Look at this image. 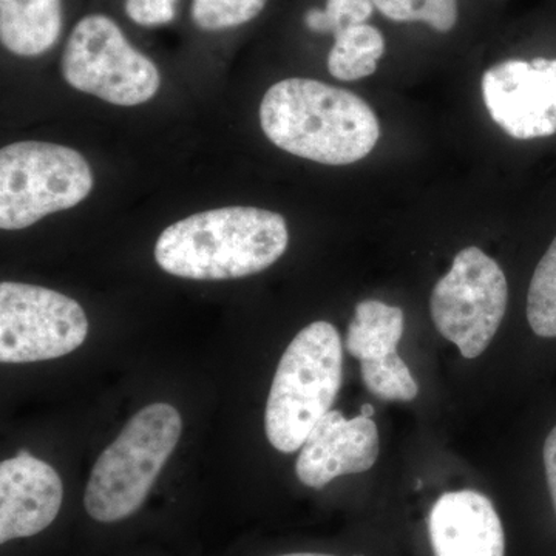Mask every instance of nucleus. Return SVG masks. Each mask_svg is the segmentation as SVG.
<instances>
[{
	"label": "nucleus",
	"mask_w": 556,
	"mask_h": 556,
	"mask_svg": "<svg viewBox=\"0 0 556 556\" xmlns=\"http://www.w3.org/2000/svg\"><path fill=\"white\" fill-rule=\"evenodd\" d=\"M260 123L277 148L329 166L357 163L380 138L378 116L367 102L314 79L274 84L260 105Z\"/></svg>",
	"instance_id": "obj_1"
},
{
	"label": "nucleus",
	"mask_w": 556,
	"mask_h": 556,
	"mask_svg": "<svg viewBox=\"0 0 556 556\" xmlns=\"http://www.w3.org/2000/svg\"><path fill=\"white\" fill-rule=\"evenodd\" d=\"M288 225L258 207L200 212L164 229L155 244L161 269L189 280H233L268 269L287 251Z\"/></svg>",
	"instance_id": "obj_2"
},
{
	"label": "nucleus",
	"mask_w": 556,
	"mask_h": 556,
	"mask_svg": "<svg viewBox=\"0 0 556 556\" xmlns=\"http://www.w3.org/2000/svg\"><path fill=\"white\" fill-rule=\"evenodd\" d=\"M343 379L342 340L334 325L314 321L295 336L280 358L265 430L274 448L294 453L338 397Z\"/></svg>",
	"instance_id": "obj_3"
},
{
	"label": "nucleus",
	"mask_w": 556,
	"mask_h": 556,
	"mask_svg": "<svg viewBox=\"0 0 556 556\" xmlns=\"http://www.w3.org/2000/svg\"><path fill=\"white\" fill-rule=\"evenodd\" d=\"M177 408L152 404L131 417L98 457L84 493L94 521L118 522L137 514L181 437Z\"/></svg>",
	"instance_id": "obj_4"
},
{
	"label": "nucleus",
	"mask_w": 556,
	"mask_h": 556,
	"mask_svg": "<svg viewBox=\"0 0 556 556\" xmlns=\"http://www.w3.org/2000/svg\"><path fill=\"white\" fill-rule=\"evenodd\" d=\"M93 174L75 149L22 141L0 150V228L20 230L86 200Z\"/></svg>",
	"instance_id": "obj_5"
},
{
	"label": "nucleus",
	"mask_w": 556,
	"mask_h": 556,
	"mask_svg": "<svg viewBox=\"0 0 556 556\" xmlns=\"http://www.w3.org/2000/svg\"><path fill=\"white\" fill-rule=\"evenodd\" d=\"M62 72L73 89L124 108L152 100L161 83L156 65L102 14L86 16L73 28Z\"/></svg>",
	"instance_id": "obj_6"
},
{
	"label": "nucleus",
	"mask_w": 556,
	"mask_h": 556,
	"mask_svg": "<svg viewBox=\"0 0 556 556\" xmlns=\"http://www.w3.org/2000/svg\"><path fill=\"white\" fill-rule=\"evenodd\" d=\"M507 278L495 260L477 247L463 249L431 292L430 311L442 338L466 358L481 356L506 314Z\"/></svg>",
	"instance_id": "obj_7"
},
{
	"label": "nucleus",
	"mask_w": 556,
	"mask_h": 556,
	"mask_svg": "<svg viewBox=\"0 0 556 556\" xmlns=\"http://www.w3.org/2000/svg\"><path fill=\"white\" fill-rule=\"evenodd\" d=\"M89 318L76 300L53 289L0 285V361L30 364L67 356L86 342Z\"/></svg>",
	"instance_id": "obj_8"
},
{
	"label": "nucleus",
	"mask_w": 556,
	"mask_h": 556,
	"mask_svg": "<svg viewBox=\"0 0 556 556\" xmlns=\"http://www.w3.org/2000/svg\"><path fill=\"white\" fill-rule=\"evenodd\" d=\"M482 97L490 116L515 139L556 134V60H510L482 76Z\"/></svg>",
	"instance_id": "obj_9"
},
{
	"label": "nucleus",
	"mask_w": 556,
	"mask_h": 556,
	"mask_svg": "<svg viewBox=\"0 0 556 556\" xmlns=\"http://www.w3.org/2000/svg\"><path fill=\"white\" fill-rule=\"evenodd\" d=\"M378 456L379 430L371 416L346 419L331 409L303 442L295 473L303 485L320 490L332 479L364 473Z\"/></svg>",
	"instance_id": "obj_10"
},
{
	"label": "nucleus",
	"mask_w": 556,
	"mask_h": 556,
	"mask_svg": "<svg viewBox=\"0 0 556 556\" xmlns=\"http://www.w3.org/2000/svg\"><path fill=\"white\" fill-rule=\"evenodd\" d=\"M64 484L58 471L28 452L0 464V543L43 532L60 515Z\"/></svg>",
	"instance_id": "obj_11"
},
{
	"label": "nucleus",
	"mask_w": 556,
	"mask_h": 556,
	"mask_svg": "<svg viewBox=\"0 0 556 556\" xmlns=\"http://www.w3.org/2000/svg\"><path fill=\"white\" fill-rule=\"evenodd\" d=\"M434 556H504L506 538L496 508L477 490L444 493L428 517Z\"/></svg>",
	"instance_id": "obj_12"
},
{
	"label": "nucleus",
	"mask_w": 556,
	"mask_h": 556,
	"mask_svg": "<svg viewBox=\"0 0 556 556\" xmlns=\"http://www.w3.org/2000/svg\"><path fill=\"white\" fill-rule=\"evenodd\" d=\"M61 0H0V39L20 56H39L60 39Z\"/></svg>",
	"instance_id": "obj_13"
},
{
	"label": "nucleus",
	"mask_w": 556,
	"mask_h": 556,
	"mask_svg": "<svg viewBox=\"0 0 556 556\" xmlns=\"http://www.w3.org/2000/svg\"><path fill=\"white\" fill-rule=\"evenodd\" d=\"M405 316L397 306L379 300L358 303L346 332V350L358 361L386 357L396 353L404 336Z\"/></svg>",
	"instance_id": "obj_14"
},
{
	"label": "nucleus",
	"mask_w": 556,
	"mask_h": 556,
	"mask_svg": "<svg viewBox=\"0 0 556 556\" xmlns=\"http://www.w3.org/2000/svg\"><path fill=\"white\" fill-rule=\"evenodd\" d=\"M334 39L328 70L336 79L358 80L371 76L386 53V39L372 25H353L336 33Z\"/></svg>",
	"instance_id": "obj_15"
},
{
	"label": "nucleus",
	"mask_w": 556,
	"mask_h": 556,
	"mask_svg": "<svg viewBox=\"0 0 556 556\" xmlns=\"http://www.w3.org/2000/svg\"><path fill=\"white\" fill-rule=\"evenodd\" d=\"M527 320L540 338L556 339V239L538 263L530 281Z\"/></svg>",
	"instance_id": "obj_16"
},
{
	"label": "nucleus",
	"mask_w": 556,
	"mask_h": 556,
	"mask_svg": "<svg viewBox=\"0 0 556 556\" xmlns=\"http://www.w3.org/2000/svg\"><path fill=\"white\" fill-rule=\"evenodd\" d=\"M362 380L369 393L387 402H409L419 387L407 364L396 353L386 357L361 361Z\"/></svg>",
	"instance_id": "obj_17"
},
{
	"label": "nucleus",
	"mask_w": 556,
	"mask_h": 556,
	"mask_svg": "<svg viewBox=\"0 0 556 556\" xmlns=\"http://www.w3.org/2000/svg\"><path fill=\"white\" fill-rule=\"evenodd\" d=\"M268 0H193L192 20L206 31L226 30L255 20Z\"/></svg>",
	"instance_id": "obj_18"
},
{
	"label": "nucleus",
	"mask_w": 556,
	"mask_h": 556,
	"mask_svg": "<svg viewBox=\"0 0 556 556\" xmlns=\"http://www.w3.org/2000/svg\"><path fill=\"white\" fill-rule=\"evenodd\" d=\"M375 5L371 0H327L325 10H309L305 24L316 33H336L353 25L367 24Z\"/></svg>",
	"instance_id": "obj_19"
},
{
	"label": "nucleus",
	"mask_w": 556,
	"mask_h": 556,
	"mask_svg": "<svg viewBox=\"0 0 556 556\" xmlns=\"http://www.w3.org/2000/svg\"><path fill=\"white\" fill-rule=\"evenodd\" d=\"M127 16L142 27L170 24L177 16V0H126Z\"/></svg>",
	"instance_id": "obj_20"
},
{
	"label": "nucleus",
	"mask_w": 556,
	"mask_h": 556,
	"mask_svg": "<svg viewBox=\"0 0 556 556\" xmlns=\"http://www.w3.org/2000/svg\"><path fill=\"white\" fill-rule=\"evenodd\" d=\"M417 22L441 33L453 30L457 22L456 0H417Z\"/></svg>",
	"instance_id": "obj_21"
},
{
	"label": "nucleus",
	"mask_w": 556,
	"mask_h": 556,
	"mask_svg": "<svg viewBox=\"0 0 556 556\" xmlns=\"http://www.w3.org/2000/svg\"><path fill=\"white\" fill-rule=\"evenodd\" d=\"M375 9L394 22H417V0H371Z\"/></svg>",
	"instance_id": "obj_22"
},
{
	"label": "nucleus",
	"mask_w": 556,
	"mask_h": 556,
	"mask_svg": "<svg viewBox=\"0 0 556 556\" xmlns=\"http://www.w3.org/2000/svg\"><path fill=\"white\" fill-rule=\"evenodd\" d=\"M544 468H546V478L548 490H551L552 501H554L556 511V427L548 433L543 450Z\"/></svg>",
	"instance_id": "obj_23"
},
{
	"label": "nucleus",
	"mask_w": 556,
	"mask_h": 556,
	"mask_svg": "<svg viewBox=\"0 0 556 556\" xmlns=\"http://www.w3.org/2000/svg\"><path fill=\"white\" fill-rule=\"evenodd\" d=\"M280 556H334V555H325V554H309V552H302V554H287Z\"/></svg>",
	"instance_id": "obj_24"
},
{
	"label": "nucleus",
	"mask_w": 556,
	"mask_h": 556,
	"mask_svg": "<svg viewBox=\"0 0 556 556\" xmlns=\"http://www.w3.org/2000/svg\"><path fill=\"white\" fill-rule=\"evenodd\" d=\"M364 409H362V415H367V416H371L372 415V407L371 405H364V407H362Z\"/></svg>",
	"instance_id": "obj_25"
}]
</instances>
